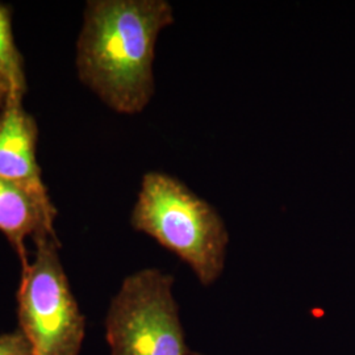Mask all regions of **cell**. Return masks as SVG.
Listing matches in <instances>:
<instances>
[{
  "label": "cell",
  "instance_id": "obj_1",
  "mask_svg": "<svg viewBox=\"0 0 355 355\" xmlns=\"http://www.w3.org/2000/svg\"><path fill=\"white\" fill-rule=\"evenodd\" d=\"M174 21L167 0H89L76 44L80 82L114 112L140 114L155 91L157 40Z\"/></svg>",
  "mask_w": 355,
  "mask_h": 355
},
{
  "label": "cell",
  "instance_id": "obj_2",
  "mask_svg": "<svg viewBox=\"0 0 355 355\" xmlns=\"http://www.w3.org/2000/svg\"><path fill=\"white\" fill-rule=\"evenodd\" d=\"M130 224L191 267L203 286H212L225 267L229 233L218 211L180 179L146 173Z\"/></svg>",
  "mask_w": 355,
  "mask_h": 355
},
{
  "label": "cell",
  "instance_id": "obj_3",
  "mask_svg": "<svg viewBox=\"0 0 355 355\" xmlns=\"http://www.w3.org/2000/svg\"><path fill=\"white\" fill-rule=\"evenodd\" d=\"M32 261L21 266L17 291L19 330L33 355H79L86 320L60 258L57 237L35 241Z\"/></svg>",
  "mask_w": 355,
  "mask_h": 355
},
{
  "label": "cell",
  "instance_id": "obj_4",
  "mask_svg": "<svg viewBox=\"0 0 355 355\" xmlns=\"http://www.w3.org/2000/svg\"><path fill=\"white\" fill-rule=\"evenodd\" d=\"M173 284L158 268L124 279L105 318L111 355H199L186 343Z\"/></svg>",
  "mask_w": 355,
  "mask_h": 355
},
{
  "label": "cell",
  "instance_id": "obj_5",
  "mask_svg": "<svg viewBox=\"0 0 355 355\" xmlns=\"http://www.w3.org/2000/svg\"><path fill=\"white\" fill-rule=\"evenodd\" d=\"M37 140V123L24 110L23 98L10 95L0 116V178L26 191L45 208L55 211L41 177Z\"/></svg>",
  "mask_w": 355,
  "mask_h": 355
},
{
  "label": "cell",
  "instance_id": "obj_6",
  "mask_svg": "<svg viewBox=\"0 0 355 355\" xmlns=\"http://www.w3.org/2000/svg\"><path fill=\"white\" fill-rule=\"evenodd\" d=\"M57 211L45 208L26 191L0 178V232L19 255L21 266L28 262L26 239L57 237L54 220Z\"/></svg>",
  "mask_w": 355,
  "mask_h": 355
},
{
  "label": "cell",
  "instance_id": "obj_7",
  "mask_svg": "<svg viewBox=\"0 0 355 355\" xmlns=\"http://www.w3.org/2000/svg\"><path fill=\"white\" fill-rule=\"evenodd\" d=\"M0 76L10 85L11 95L24 98L26 70L21 53L17 49L12 32L11 10L0 3Z\"/></svg>",
  "mask_w": 355,
  "mask_h": 355
},
{
  "label": "cell",
  "instance_id": "obj_8",
  "mask_svg": "<svg viewBox=\"0 0 355 355\" xmlns=\"http://www.w3.org/2000/svg\"><path fill=\"white\" fill-rule=\"evenodd\" d=\"M0 355H33L26 336L16 330L0 334Z\"/></svg>",
  "mask_w": 355,
  "mask_h": 355
},
{
  "label": "cell",
  "instance_id": "obj_9",
  "mask_svg": "<svg viewBox=\"0 0 355 355\" xmlns=\"http://www.w3.org/2000/svg\"><path fill=\"white\" fill-rule=\"evenodd\" d=\"M10 95H11L10 85L6 82V79L3 76H0V116L6 108V104L10 99Z\"/></svg>",
  "mask_w": 355,
  "mask_h": 355
}]
</instances>
